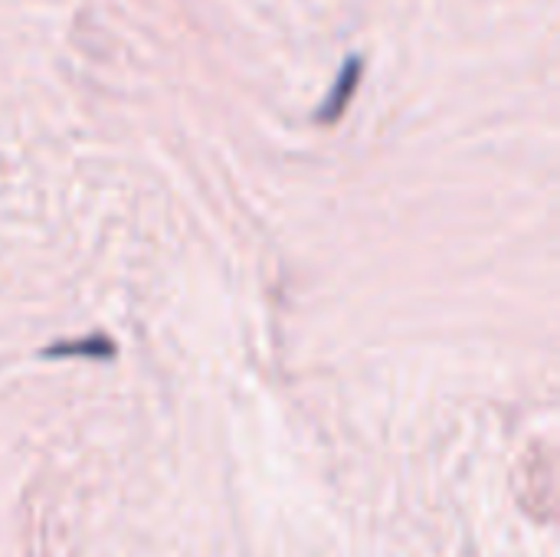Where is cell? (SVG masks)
Wrapping results in <instances>:
<instances>
[{
	"instance_id": "obj_1",
	"label": "cell",
	"mask_w": 560,
	"mask_h": 557,
	"mask_svg": "<svg viewBox=\"0 0 560 557\" xmlns=\"http://www.w3.org/2000/svg\"><path fill=\"white\" fill-rule=\"evenodd\" d=\"M358 69H361V62L358 59H348L345 62V69H341V79H338V85H335V102L328 105V108H322V118H335L338 112H341V105L348 102V95H351V89H354V82H358Z\"/></svg>"
}]
</instances>
